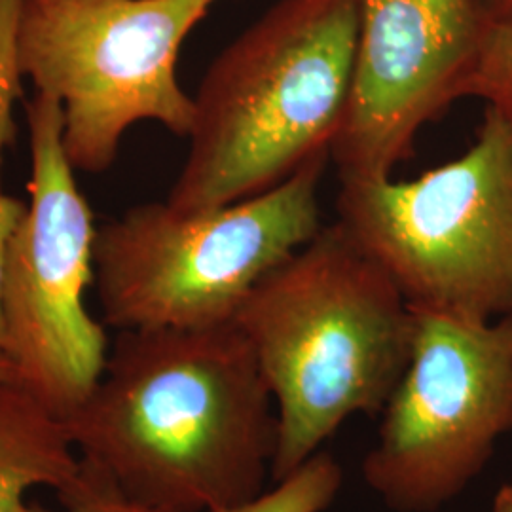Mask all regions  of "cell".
<instances>
[{
    "mask_svg": "<svg viewBox=\"0 0 512 512\" xmlns=\"http://www.w3.org/2000/svg\"><path fill=\"white\" fill-rule=\"evenodd\" d=\"M84 484L78 492L61 499V509H48L38 503L27 505L25 512H169L135 501L103 478L93 475L84 467Z\"/></svg>",
    "mask_w": 512,
    "mask_h": 512,
    "instance_id": "5bb4252c",
    "label": "cell"
},
{
    "mask_svg": "<svg viewBox=\"0 0 512 512\" xmlns=\"http://www.w3.org/2000/svg\"><path fill=\"white\" fill-rule=\"evenodd\" d=\"M29 202L10 241L4 281V355L16 378L67 420L109 357L105 325L84 306L95 281L97 228L63 147V109L48 93L25 105Z\"/></svg>",
    "mask_w": 512,
    "mask_h": 512,
    "instance_id": "52a82bcc",
    "label": "cell"
},
{
    "mask_svg": "<svg viewBox=\"0 0 512 512\" xmlns=\"http://www.w3.org/2000/svg\"><path fill=\"white\" fill-rule=\"evenodd\" d=\"M274 404L236 321L120 330L65 423L82 465L122 494L162 511L209 512L264 492Z\"/></svg>",
    "mask_w": 512,
    "mask_h": 512,
    "instance_id": "6da1fadb",
    "label": "cell"
},
{
    "mask_svg": "<svg viewBox=\"0 0 512 512\" xmlns=\"http://www.w3.org/2000/svg\"><path fill=\"white\" fill-rule=\"evenodd\" d=\"M234 321L274 395L275 482L349 416L382 414L414 340L403 293L338 220L264 275Z\"/></svg>",
    "mask_w": 512,
    "mask_h": 512,
    "instance_id": "7a4b0ae2",
    "label": "cell"
},
{
    "mask_svg": "<svg viewBox=\"0 0 512 512\" xmlns=\"http://www.w3.org/2000/svg\"><path fill=\"white\" fill-rule=\"evenodd\" d=\"M21 8L23 0H0V188L4 154L18 139L14 110L21 97V80L25 78L19 55Z\"/></svg>",
    "mask_w": 512,
    "mask_h": 512,
    "instance_id": "4fadbf2b",
    "label": "cell"
},
{
    "mask_svg": "<svg viewBox=\"0 0 512 512\" xmlns=\"http://www.w3.org/2000/svg\"><path fill=\"white\" fill-rule=\"evenodd\" d=\"M494 512H512V484H505L495 495Z\"/></svg>",
    "mask_w": 512,
    "mask_h": 512,
    "instance_id": "e0dca14e",
    "label": "cell"
},
{
    "mask_svg": "<svg viewBox=\"0 0 512 512\" xmlns=\"http://www.w3.org/2000/svg\"><path fill=\"white\" fill-rule=\"evenodd\" d=\"M16 376V370L14 365L10 363V359L0 351V380H6V378H14Z\"/></svg>",
    "mask_w": 512,
    "mask_h": 512,
    "instance_id": "ac0fdd59",
    "label": "cell"
},
{
    "mask_svg": "<svg viewBox=\"0 0 512 512\" xmlns=\"http://www.w3.org/2000/svg\"><path fill=\"white\" fill-rule=\"evenodd\" d=\"M338 222L416 311H512V124L486 109L465 154L414 181H342Z\"/></svg>",
    "mask_w": 512,
    "mask_h": 512,
    "instance_id": "5b68a950",
    "label": "cell"
},
{
    "mask_svg": "<svg viewBox=\"0 0 512 512\" xmlns=\"http://www.w3.org/2000/svg\"><path fill=\"white\" fill-rule=\"evenodd\" d=\"M480 0H359L348 112L330 148L340 181L391 177L420 129L465 97L488 27Z\"/></svg>",
    "mask_w": 512,
    "mask_h": 512,
    "instance_id": "9c48e42d",
    "label": "cell"
},
{
    "mask_svg": "<svg viewBox=\"0 0 512 512\" xmlns=\"http://www.w3.org/2000/svg\"><path fill=\"white\" fill-rule=\"evenodd\" d=\"M327 160L241 202L194 213L141 203L103 224L93 281L101 323L120 332L234 321L256 283L323 228Z\"/></svg>",
    "mask_w": 512,
    "mask_h": 512,
    "instance_id": "277c9868",
    "label": "cell"
},
{
    "mask_svg": "<svg viewBox=\"0 0 512 512\" xmlns=\"http://www.w3.org/2000/svg\"><path fill=\"white\" fill-rule=\"evenodd\" d=\"M465 97H478L512 124V14L490 19Z\"/></svg>",
    "mask_w": 512,
    "mask_h": 512,
    "instance_id": "7c38bea8",
    "label": "cell"
},
{
    "mask_svg": "<svg viewBox=\"0 0 512 512\" xmlns=\"http://www.w3.org/2000/svg\"><path fill=\"white\" fill-rule=\"evenodd\" d=\"M27 203L14 196H8L0 188V351L6 346V321H4V281H6V262L10 241L18 230L19 222L25 215Z\"/></svg>",
    "mask_w": 512,
    "mask_h": 512,
    "instance_id": "9a60e30c",
    "label": "cell"
},
{
    "mask_svg": "<svg viewBox=\"0 0 512 512\" xmlns=\"http://www.w3.org/2000/svg\"><path fill=\"white\" fill-rule=\"evenodd\" d=\"M488 19L501 18L512 14V0H480Z\"/></svg>",
    "mask_w": 512,
    "mask_h": 512,
    "instance_id": "2e32d148",
    "label": "cell"
},
{
    "mask_svg": "<svg viewBox=\"0 0 512 512\" xmlns=\"http://www.w3.org/2000/svg\"><path fill=\"white\" fill-rule=\"evenodd\" d=\"M84 465L65 420L18 378L0 380V512H25L37 486L59 501L84 484Z\"/></svg>",
    "mask_w": 512,
    "mask_h": 512,
    "instance_id": "30bf717a",
    "label": "cell"
},
{
    "mask_svg": "<svg viewBox=\"0 0 512 512\" xmlns=\"http://www.w3.org/2000/svg\"><path fill=\"white\" fill-rule=\"evenodd\" d=\"M412 311L410 361L363 476L391 511L435 512L512 431V311L494 321Z\"/></svg>",
    "mask_w": 512,
    "mask_h": 512,
    "instance_id": "ba28073f",
    "label": "cell"
},
{
    "mask_svg": "<svg viewBox=\"0 0 512 512\" xmlns=\"http://www.w3.org/2000/svg\"><path fill=\"white\" fill-rule=\"evenodd\" d=\"M359 0H277L194 95L186 162L165 202L194 213L274 188L330 156L346 112Z\"/></svg>",
    "mask_w": 512,
    "mask_h": 512,
    "instance_id": "3957f363",
    "label": "cell"
},
{
    "mask_svg": "<svg viewBox=\"0 0 512 512\" xmlns=\"http://www.w3.org/2000/svg\"><path fill=\"white\" fill-rule=\"evenodd\" d=\"M217 2L23 0L21 71L61 105L74 171H107L139 122L188 137L194 97L179 84L177 59Z\"/></svg>",
    "mask_w": 512,
    "mask_h": 512,
    "instance_id": "8992f818",
    "label": "cell"
},
{
    "mask_svg": "<svg viewBox=\"0 0 512 512\" xmlns=\"http://www.w3.org/2000/svg\"><path fill=\"white\" fill-rule=\"evenodd\" d=\"M275 484L272 492L209 512H323L342 486V467L330 454L319 450Z\"/></svg>",
    "mask_w": 512,
    "mask_h": 512,
    "instance_id": "8fae6325",
    "label": "cell"
}]
</instances>
